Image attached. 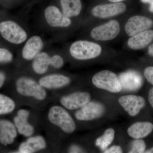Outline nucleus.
Returning <instances> with one entry per match:
<instances>
[{
	"instance_id": "f257e3e1",
	"label": "nucleus",
	"mask_w": 153,
	"mask_h": 153,
	"mask_svg": "<svg viewBox=\"0 0 153 153\" xmlns=\"http://www.w3.org/2000/svg\"><path fill=\"white\" fill-rule=\"evenodd\" d=\"M102 50L99 44L85 40L74 41L69 48L71 56L74 59L80 60L96 58L101 54Z\"/></svg>"
},
{
	"instance_id": "f03ea898",
	"label": "nucleus",
	"mask_w": 153,
	"mask_h": 153,
	"mask_svg": "<svg viewBox=\"0 0 153 153\" xmlns=\"http://www.w3.org/2000/svg\"><path fill=\"white\" fill-rule=\"evenodd\" d=\"M0 34L6 41L19 45L27 41V33L19 24L12 20L0 22Z\"/></svg>"
},
{
	"instance_id": "7ed1b4c3",
	"label": "nucleus",
	"mask_w": 153,
	"mask_h": 153,
	"mask_svg": "<svg viewBox=\"0 0 153 153\" xmlns=\"http://www.w3.org/2000/svg\"><path fill=\"white\" fill-rule=\"evenodd\" d=\"M48 117L51 123L59 127L66 133H72L75 130L76 124L73 118L62 107L52 106L49 110Z\"/></svg>"
},
{
	"instance_id": "20e7f679",
	"label": "nucleus",
	"mask_w": 153,
	"mask_h": 153,
	"mask_svg": "<svg viewBox=\"0 0 153 153\" xmlns=\"http://www.w3.org/2000/svg\"><path fill=\"white\" fill-rule=\"evenodd\" d=\"M16 85L17 91L21 95L33 97L39 100H44L47 97L44 88L30 77H20L17 79Z\"/></svg>"
},
{
	"instance_id": "39448f33",
	"label": "nucleus",
	"mask_w": 153,
	"mask_h": 153,
	"mask_svg": "<svg viewBox=\"0 0 153 153\" xmlns=\"http://www.w3.org/2000/svg\"><path fill=\"white\" fill-rule=\"evenodd\" d=\"M92 82L97 88L112 93H118L122 90L118 77L109 70H102L97 73L92 77Z\"/></svg>"
},
{
	"instance_id": "423d86ee",
	"label": "nucleus",
	"mask_w": 153,
	"mask_h": 153,
	"mask_svg": "<svg viewBox=\"0 0 153 153\" xmlns=\"http://www.w3.org/2000/svg\"><path fill=\"white\" fill-rule=\"evenodd\" d=\"M120 32V25L116 20H111L91 30L90 35L97 41H108L117 37Z\"/></svg>"
},
{
	"instance_id": "0eeeda50",
	"label": "nucleus",
	"mask_w": 153,
	"mask_h": 153,
	"mask_svg": "<svg viewBox=\"0 0 153 153\" xmlns=\"http://www.w3.org/2000/svg\"><path fill=\"white\" fill-rule=\"evenodd\" d=\"M105 111V107L102 103L90 101L76 111L74 116L77 120H92L101 117Z\"/></svg>"
},
{
	"instance_id": "6e6552de",
	"label": "nucleus",
	"mask_w": 153,
	"mask_h": 153,
	"mask_svg": "<svg viewBox=\"0 0 153 153\" xmlns=\"http://www.w3.org/2000/svg\"><path fill=\"white\" fill-rule=\"evenodd\" d=\"M44 17L48 25L54 28H66L71 24L70 18L66 16L55 6L47 7L44 11Z\"/></svg>"
},
{
	"instance_id": "1a4fd4ad",
	"label": "nucleus",
	"mask_w": 153,
	"mask_h": 153,
	"mask_svg": "<svg viewBox=\"0 0 153 153\" xmlns=\"http://www.w3.org/2000/svg\"><path fill=\"white\" fill-rule=\"evenodd\" d=\"M126 10V6L123 3L98 5L91 10L93 16L100 19H107L123 13Z\"/></svg>"
},
{
	"instance_id": "9d476101",
	"label": "nucleus",
	"mask_w": 153,
	"mask_h": 153,
	"mask_svg": "<svg viewBox=\"0 0 153 153\" xmlns=\"http://www.w3.org/2000/svg\"><path fill=\"white\" fill-rule=\"evenodd\" d=\"M153 25V21L147 17L135 16L128 20L125 26V30L127 35L131 37L147 30Z\"/></svg>"
},
{
	"instance_id": "9b49d317",
	"label": "nucleus",
	"mask_w": 153,
	"mask_h": 153,
	"mask_svg": "<svg viewBox=\"0 0 153 153\" xmlns=\"http://www.w3.org/2000/svg\"><path fill=\"white\" fill-rule=\"evenodd\" d=\"M120 104L130 116L137 115L144 107L146 101L142 97L135 95H126L119 99Z\"/></svg>"
},
{
	"instance_id": "f8f14e48",
	"label": "nucleus",
	"mask_w": 153,
	"mask_h": 153,
	"mask_svg": "<svg viewBox=\"0 0 153 153\" xmlns=\"http://www.w3.org/2000/svg\"><path fill=\"white\" fill-rule=\"evenodd\" d=\"M91 96L87 92L77 91L62 97L60 100L61 104L69 110H75L80 108L90 101Z\"/></svg>"
},
{
	"instance_id": "ddd939ff",
	"label": "nucleus",
	"mask_w": 153,
	"mask_h": 153,
	"mask_svg": "<svg viewBox=\"0 0 153 153\" xmlns=\"http://www.w3.org/2000/svg\"><path fill=\"white\" fill-rule=\"evenodd\" d=\"M118 78L123 90L135 91L139 89L143 84L141 75L134 70H129L121 73Z\"/></svg>"
},
{
	"instance_id": "4468645a",
	"label": "nucleus",
	"mask_w": 153,
	"mask_h": 153,
	"mask_svg": "<svg viewBox=\"0 0 153 153\" xmlns=\"http://www.w3.org/2000/svg\"><path fill=\"white\" fill-rule=\"evenodd\" d=\"M44 47V41L40 36H32L27 40L22 49V57L27 60H33L41 52Z\"/></svg>"
},
{
	"instance_id": "2eb2a0df",
	"label": "nucleus",
	"mask_w": 153,
	"mask_h": 153,
	"mask_svg": "<svg viewBox=\"0 0 153 153\" xmlns=\"http://www.w3.org/2000/svg\"><path fill=\"white\" fill-rule=\"evenodd\" d=\"M30 112L26 109L19 110L17 115L14 118V123L20 134L25 137H30L34 132V128L28 122Z\"/></svg>"
},
{
	"instance_id": "dca6fc26",
	"label": "nucleus",
	"mask_w": 153,
	"mask_h": 153,
	"mask_svg": "<svg viewBox=\"0 0 153 153\" xmlns=\"http://www.w3.org/2000/svg\"><path fill=\"white\" fill-rule=\"evenodd\" d=\"M71 79L68 76L58 74H49L40 78V85L47 89H56L61 88L68 85Z\"/></svg>"
},
{
	"instance_id": "f3484780",
	"label": "nucleus",
	"mask_w": 153,
	"mask_h": 153,
	"mask_svg": "<svg viewBox=\"0 0 153 153\" xmlns=\"http://www.w3.org/2000/svg\"><path fill=\"white\" fill-rule=\"evenodd\" d=\"M17 136L14 124L6 120H0V143L4 146L13 143Z\"/></svg>"
},
{
	"instance_id": "a211bd4d",
	"label": "nucleus",
	"mask_w": 153,
	"mask_h": 153,
	"mask_svg": "<svg viewBox=\"0 0 153 153\" xmlns=\"http://www.w3.org/2000/svg\"><path fill=\"white\" fill-rule=\"evenodd\" d=\"M47 147V143L43 137L40 135L30 137L22 143L19 147L18 152L32 153L44 149Z\"/></svg>"
},
{
	"instance_id": "6ab92c4d",
	"label": "nucleus",
	"mask_w": 153,
	"mask_h": 153,
	"mask_svg": "<svg viewBox=\"0 0 153 153\" xmlns=\"http://www.w3.org/2000/svg\"><path fill=\"white\" fill-rule=\"evenodd\" d=\"M153 40V30H147L129 38L127 44L133 50L144 49Z\"/></svg>"
},
{
	"instance_id": "aec40b11",
	"label": "nucleus",
	"mask_w": 153,
	"mask_h": 153,
	"mask_svg": "<svg viewBox=\"0 0 153 153\" xmlns=\"http://www.w3.org/2000/svg\"><path fill=\"white\" fill-rule=\"evenodd\" d=\"M153 130L152 123L148 122H139L131 126L128 129L127 132L131 137L140 139L150 134Z\"/></svg>"
},
{
	"instance_id": "412c9836",
	"label": "nucleus",
	"mask_w": 153,
	"mask_h": 153,
	"mask_svg": "<svg viewBox=\"0 0 153 153\" xmlns=\"http://www.w3.org/2000/svg\"><path fill=\"white\" fill-rule=\"evenodd\" d=\"M50 57L47 52H40L33 59L32 68L33 71L38 74L46 73L50 66Z\"/></svg>"
},
{
	"instance_id": "4be33fe9",
	"label": "nucleus",
	"mask_w": 153,
	"mask_h": 153,
	"mask_svg": "<svg viewBox=\"0 0 153 153\" xmlns=\"http://www.w3.org/2000/svg\"><path fill=\"white\" fill-rule=\"evenodd\" d=\"M63 13L71 18L79 16L82 10L81 0H60Z\"/></svg>"
},
{
	"instance_id": "5701e85b",
	"label": "nucleus",
	"mask_w": 153,
	"mask_h": 153,
	"mask_svg": "<svg viewBox=\"0 0 153 153\" xmlns=\"http://www.w3.org/2000/svg\"><path fill=\"white\" fill-rule=\"evenodd\" d=\"M115 131L112 128L107 129L104 134L96 140L95 145L102 151H104L111 144L114 139Z\"/></svg>"
},
{
	"instance_id": "b1692460",
	"label": "nucleus",
	"mask_w": 153,
	"mask_h": 153,
	"mask_svg": "<svg viewBox=\"0 0 153 153\" xmlns=\"http://www.w3.org/2000/svg\"><path fill=\"white\" fill-rule=\"evenodd\" d=\"M16 108V103L9 97L0 94V115L8 114L13 112Z\"/></svg>"
},
{
	"instance_id": "393cba45",
	"label": "nucleus",
	"mask_w": 153,
	"mask_h": 153,
	"mask_svg": "<svg viewBox=\"0 0 153 153\" xmlns=\"http://www.w3.org/2000/svg\"><path fill=\"white\" fill-rule=\"evenodd\" d=\"M146 144L142 140L137 139L132 143L131 149L129 152L130 153H145Z\"/></svg>"
},
{
	"instance_id": "a878e982",
	"label": "nucleus",
	"mask_w": 153,
	"mask_h": 153,
	"mask_svg": "<svg viewBox=\"0 0 153 153\" xmlns=\"http://www.w3.org/2000/svg\"><path fill=\"white\" fill-rule=\"evenodd\" d=\"M13 55L9 49L0 48V63H7L13 60Z\"/></svg>"
},
{
	"instance_id": "bb28decb",
	"label": "nucleus",
	"mask_w": 153,
	"mask_h": 153,
	"mask_svg": "<svg viewBox=\"0 0 153 153\" xmlns=\"http://www.w3.org/2000/svg\"><path fill=\"white\" fill-rule=\"evenodd\" d=\"M64 60L60 55H55L50 57V66L54 68H60L64 65Z\"/></svg>"
},
{
	"instance_id": "cd10ccee",
	"label": "nucleus",
	"mask_w": 153,
	"mask_h": 153,
	"mask_svg": "<svg viewBox=\"0 0 153 153\" xmlns=\"http://www.w3.org/2000/svg\"><path fill=\"white\" fill-rule=\"evenodd\" d=\"M144 74L148 82L153 85V66L146 68L144 71Z\"/></svg>"
},
{
	"instance_id": "c85d7f7f",
	"label": "nucleus",
	"mask_w": 153,
	"mask_h": 153,
	"mask_svg": "<svg viewBox=\"0 0 153 153\" xmlns=\"http://www.w3.org/2000/svg\"><path fill=\"white\" fill-rule=\"evenodd\" d=\"M104 152V153H121L123 152L121 148L118 146H114L108 149L107 148Z\"/></svg>"
},
{
	"instance_id": "c756f323",
	"label": "nucleus",
	"mask_w": 153,
	"mask_h": 153,
	"mask_svg": "<svg viewBox=\"0 0 153 153\" xmlns=\"http://www.w3.org/2000/svg\"><path fill=\"white\" fill-rule=\"evenodd\" d=\"M5 79V74L2 71H0V88L4 85Z\"/></svg>"
},
{
	"instance_id": "7c9ffc66",
	"label": "nucleus",
	"mask_w": 153,
	"mask_h": 153,
	"mask_svg": "<svg viewBox=\"0 0 153 153\" xmlns=\"http://www.w3.org/2000/svg\"><path fill=\"white\" fill-rule=\"evenodd\" d=\"M81 149L76 146H72L70 149V152L71 153L81 152Z\"/></svg>"
},
{
	"instance_id": "2f4dec72",
	"label": "nucleus",
	"mask_w": 153,
	"mask_h": 153,
	"mask_svg": "<svg viewBox=\"0 0 153 153\" xmlns=\"http://www.w3.org/2000/svg\"><path fill=\"white\" fill-rule=\"evenodd\" d=\"M149 102L153 108V88L150 90L149 94Z\"/></svg>"
},
{
	"instance_id": "473e14b6",
	"label": "nucleus",
	"mask_w": 153,
	"mask_h": 153,
	"mask_svg": "<svg viewBox=\"0 0 153 153\" xmlns=\"http://www.w3.org/2000/svg\"><path fill=\"white\" fill-rule=\"evenodd\" d=\"M143 3H149L150 4L149 10L153 13V0H141Z\"/></svg>"
},
{
	"instance_id": "72a5a7b5",
	"label": "nucleus",
	"mask_w": 153,
	"mask_h": 153,
	"mask_svg": "<svg viewBox=\"0 0 153 153\" xmlns=\"http://www.w3.org/2000/svg\"><path fill=\"white\" fill-rule=\"evenodd\" d=\"M148 52L151 56L153 57V44L150 45L148 49Z\"/></svg>"
},
{
	"instance_id": "f704fd0d",
	"label": "nucleus",
	"mask_w": 153,
	"mask_h": 153,
	"mask_svg": "<svg viewBox=\"0 0 153 153\" xmlns=\"http://www.w3.org/2000/svg\"><path fill=\"white\" fill-rule=\"evenodd\" d=\"M108 1L112 3H119L124 0H108Z\"/></svg>"
},
{
	"instance_id": "c9c22d12",
	"label": "nucleus",
	"mask_w": 153,
	"mask_h": 153,
	"mask_svg": "<svg viewBox=\"0 0 153 153\" xmlns=\"http://www.w3.org/2000/svg\"><path fill=\"white\" fill-rule=\"evenodd\" d=\"M145 153H153V147L152 148V149H150L146 151V152H145Z\"/></svg>"
}]
</instances>
